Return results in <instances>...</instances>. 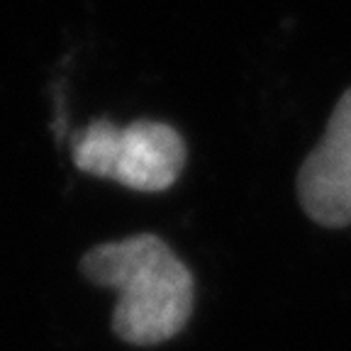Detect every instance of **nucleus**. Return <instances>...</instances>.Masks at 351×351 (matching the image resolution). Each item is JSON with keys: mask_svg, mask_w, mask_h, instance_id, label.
Returning <instances> with one entry per match:
<instances>
[{"mask_svg": "<svg viewBox=\"0 0 351 351\" xmlns=\"http://www.w3.org/2000/svg\"><path fill=\"white\" fill-rule=\"evenodd\" d=\"M305 215L329 230L351 225V88L335 105L319 144L298 171Z\"/></svg>", "mask_w": 351, "mask_h": 351, "instance_id": "obj_3", "label": "nucleus"}, {"mask_svg": "<svg viewBox=\"0 0 351 351\" xmlns=\"http://www.w3.org/2000/svg\"><path fill=\"white\" fill-rule=\"evenodd\" d=\"M186 159L188 147L181 132L156 120L117 127L100 117L73 137L78 169L139 193L169 191L183 173Z\"/></svg>", "mask_w": 351, "mask_h": 351, "instance_id": "obj_2", "label": "nucleus"}, {"mask_svg": "<svg viewBox=\"0 0 351 351\" xmlns=\"http://www.w3.org/2000/svg\"><path fill=\"white\" fill-rule=\"evenodd\" d=\"M81 271L93 285L117 293L112 332L127 344H161L191 319L193 274L161 237L144 232L98 244L83 254Z\"/></svg>", "mask_w": 351, "mask_h": 351, "instance_id": "obj_1", "label": "nucleus"}]
</instances>
